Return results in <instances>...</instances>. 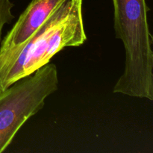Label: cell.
Here are the masks:
<instances>
[{"instance_id":"5b68a950","label":"cell","mask_w":153,"mask_h":153,"mask_svg":"<svg viewBox=\"0 0 153 153\" xmlns=\"http://www.w3.org/2000/svg\"><path fill=\"white\" fill-rule=\"evenodd\" d=\"M13 6L14 4L10 1V0H0V43L4 25L10 23L14 18L11 12Z\"/></svg>"},{"instance_id":"7a4b0ae2","label":"cell","mask_w":153,"mask_h":153,"mask_svg":"<svg viewBox=\"0 0 153 153\" xmlns=\"http://www.w3.org/2000/svg\"><path fill=\"white\" fill-rule=\"evenodd\" d=\"M115 35L126 52L124 71L114 87V94L153 100L152 36L146 0H112Z\"/></svg>"},{"instance_id":"6da1fadb","label":"cell","mask_w":153,"mask_h":153,"mask_svg":"<svg viewBox=\"0 0 153 153\" xmlns=\"http://www.w3.org/2000/svg\"><path fill=\"white\" fill-rule=\"evenodd\" d=\"M83 0H67L25 43L0 51V91L49 64L66 47L85 43Z\"/></svg>"},{"instance_id":"277c9868","label":"cell","mask_w":153,"mask_h":153,"mask_svg":"<svg viewBox=\"0 0 153 153\" xmlns=\"http://www.w3.org/2000/svg\"><path fill=\"white\" fill-rule=\"evenodd\" d=\"M67 0H32L0 43V51L17 47L36 31Z\"/></svg>"},{"instance_id":"3957f363","label":"cell","mask_w":153,"mask_h":153,"mask_svg":"<svg viewBox=\"0 0 153 153\" xmlns=\"http://www.w3.org/2000/svg\"><path fill=\"white\" fill-rule=\"evenodd\" d=\"M58 89V70L49 63L0 91V153L10 146L22 126L43 108L46 99Z\"/></svg>"}]
</instances>
